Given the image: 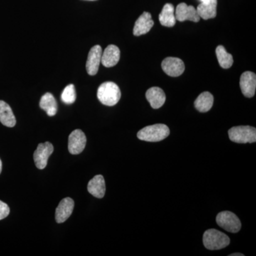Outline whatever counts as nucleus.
I'll list each match as a JSON object with an SVG mask.
<instances>
[{
  "label": "nucleus",
  "instance_id": "f257e3e1",
  "mask_svg": "<svg viewBox=\"0 0 256 256\" xmlns=\"http://www.w3.org/2000/svg\"><path fill=\"white\" fill-rule=\"evenodd\" d=\"M97 96L101 104L107 106H114L119 102L121 92L117 84L114 82H106L99 86Z\"/></svg>",
  "mask_w": 256,
  "mask_h": 256
},
{
  "label": "nucleus",
  "instance_id": "f03ea898",
  "mask_svg": "<svg viewBox=\"0 0 256 256\" xmlns=\"http://www.w3.org/2000/svg\"><path fill=\"white\" fill-rule=\"evenodd\" d=\"M170 129L166 124H156L146 126L138 132V138L146 142H160L170 136Z\"/></svg>",
  "mask_w": 256,
  "mask_h": 256
},
{
  "label": "nucleus",
  "instance_id": "7ed1b4c3",
  "mask_svg": "<svg viewBox=\"0 0 256 256\" xmlns=\"http://www.w3.org/2000/svg\"><path fill=\"white\" fill-rule=\"evenodd\" d=\"M230 242L228 236L216 229H208L204 234V245L208 250L223 249L228 246Z\"/></svg>",
  "mask_w": 256,
  "mask_h": 256
},
{
  "label": "nucleus",
  "instance_id": "20e7f679",
  "mask_svg": "<svg viewBox=\"0 0 256 256\" xmlns=\"http://www.w3.org/2000/svg\"><path fill=\"white\" fill-rule=\"evenodd\" d=\"M228 136L232 142L254 143L256 142V129L252 126H236L229 130Z\"/></svg>",
  "mask_w": 256,
  "mask_h": 256
},
{
  "label": "nucleus",
  "instance_id": "39448f33",
  "mask_svg": "<svg viewBox=\"0 0 256 256\" xmlns=\"http://www.w3.org/2000/svg\"><path fill=\"white\" fill-rule=\"evenodd\" d=\"M216 223L226 232L238 233L242 228V223L235 214L225 210L220 212L216 216Z\"/></svg>",
  "mask_w": 256,
  "mask_h": 256
},
{
  "label": "nucleus",
  "instance_id": "423d86ee",
  "mask_svg": "<svg viewBox=\"0 0 256 256\" xmlns=\"http://www.w3.org/2000/svg\"><path fill=\"white\" fill-rule=\"evenodd\" d=\"M53 152L54 146L52 143L46 142L38 144L34 154V160L38 169L44 170L46 168L48 158Z\"/></svg>",
  "mask_w": 256,
  "mask_h": 256
},
{
  "label": "nucleus",
  "instance_id": "0eeeda50",
  "mask_svg": "<svg viewBox=\"0 0 256 256\" xmlns=\"http://www.w3.org/2000/svg\"><path fill=\"white\" fill-rule=\"evenodd\" d=\"M86 137L82 130H75L68 137V151L70 154H78L84 150L86 144Z\"/></svg>",
  "mask_w": 256,
  "mask_h": 256
},
{
  "label": "nucleus",
  "instance_id": "6e6552de",
  "mask_svg": "<svg viewBox=\"0 0 256 256\" xmlns=\"http://www.w3.org/2000/svg\"><path fill=\"white\" fill-rule=\"evenodd\" d=\"M162 68L165 74L172 77H178L185 70L184 63L182 60L175 57H168L162 62Z\"/></svg>",
  "mask_w": 256,
  "mask_h": 256
},
{
  "label": "nucleus",
  "instance_id": "1a4fd4ad",
  "mask_svg": "<svg viewBox=\"0 0 256 256\" xmlns=\"http://www.w3.org/2000/svg\"><path fill=\"white\" fill-rule=\"evenodd\" d=\"M174 14L176 20L180 22L188 20V21L194 22H198L201 18L198 16L194 6H192V5L188 6L186 3L184 2L180 3L178 5Z\"/></svg>",
  "mask_w": 256,
  "mask_h": 256
},
{
  "label": "nucleus",
  "instance_id": "9d476101",
  "mask_svg": "<svg viewBox=\"0 0 256 256\" xmlns=\"http://www.w3.org/2000/svg\"><path fill=\"white\" fill-rule=\"evenodd\" d=\"M102 54V48L99 45L92 46L89 52L86 62V70L89 75L95 76L98 72Z\"/></svg>",
  "mask_w": 256,
  "mask_h": 256
},
{
  "label": "nucleus",
  "instance_id": "9b49d317",
  "mask_svg": "<svg viewBox=\"0 0 256 256\" xmlns=\"http://www.w3.org/2000/svg\"><path fill=\"white\" fill-rule=\"evenodd\" d=\"M240 87L244 96L252 98L255 95L256 75L252 72H246L240 76Z\"/></svg>",
  "mask_w": 256,
  "mask_h": 256
},
{
  "label": "nucleus",
  "instance_id": "f8f14e48",
  "mask_svg": "<svg viewBox=\"0 0 256 256\" xmlns=\"http://www.w3.org/2000/svg\"><path fill=\"white\" fill-rule=\"evenodd\" d=\"M74 208V202L70 197H66L60 201L56 210L55 218L57 223L62 224L68 220L72 214Z\"/></svg>",
  "mask_w": 256,
  "mask_h": 256
},
{
  "label": "nucleus",
  "instance_id": "ddd939ff",
  "mask_svg": "<svg viewBox=\"0 0 256 256\" xmlns=\"http://www.w3.org/2000/svg\"><path fill=\"white\" fill-rule=\"evenodd\" d=\"M154 21L152 20V15L149 12L142 13V14L138 18L133 28V34L136 36L146 34L150 31L154 26Z\"/></svg>",
  "mask_w": 256,
  "mask_h": 256
},
{
  "label": "nucleus",
  "instance_id": "4468645a",
  "mask_svg": "<svg viewBox=\"0 0 256 256\" xmlns=\"http://www.w3.org/2000/svg\"><path fill=\"white\" fill-rule=\"evenodd\" d=\"M146 98L153 109H159L166 101L164 90L159 87H152L146 92Z\"/></svg>",
  "mask_w": 256,
  "mask_h": 256
},
{
  "label": "nucleus",
  "instance_id": "2eb2a0df",
  "mask_svg": "<svg viewBox=\"0 0 256 256\" xmlns=\"http://www.w3.org/2000/svg\"><path fill=\"white\" fill-rule=\"evenodd\" d=\"M120 58V50L114 45H109L106 47L101 57V63L105 67L110 68L118 63Z\"/></svg>",
  "mask_w": 256,
  "mask_h": 256
},
{
  "label": "nucleus",
  "instance_id": "dca6fc26",
  "mask_svg": "<svg viewBox=\"0 0 256 256\" xmlns=\"http://www.w3.org/2000/svg\"><path fill=\"white\" fill-rule=\"evenodd\" d=\"M106 190L105 180L102 175H96L88 184V191L96 198H104Z\"/></svg>",
  "mask_w": 256,
  "mask_h": 256
},
{
  "label": "nucleus",
  "instance_id": "f3484780",
  "mask_svg": "<svg viewBox=\"0 0 256 256\" xmlns=\"http://www.w3.org/2000/svg\"><path fill=\"white\" fill-rule=\"evenodd\" d=\"M217 0H206L202 2L197 6L196 12L200 18L207 20L216 16Z\"/></svg>",
  "mask_w": 256,
  "mask_h": 256
},
{
  "label": "nucleus",
  "instance_id": "a211bd4d",
  "mask_svg": "<svg viewBox=\"0 0 256 256\" xmlns=\"http://www.w3.org/2000/svg\"><path fill=\"white\" fill-rule=\"evenodd\" d=\"M0 122L8 128L14 127L16 122L11 107L3 100H0Z\"/></svg>",
  "mask_w": 256,
  "mask_h": 256
},
{
  "label": "nucleus",
  "instance_id": "6ab92c4d",
  "mask_svg": "<svg viewBox=\"0 0 256 256\" xmlns=\"http://www.w3.org/2000/svg\"><path fill=\"white\" fill-rule=\"evenodd\" d=\"M160 22L162 26L166 28H172L176 24L174 14V8L173 4L168 3L164 4L159 15Z\"/></svg>",
  "mask_w": 256,
  "mask_h": 256
},
{
  "label": "nucleus",
  "instance_id": "aec40b11",
  "mask_svg": "<svg viewBox=\"0 0 256 256\" xmlns=\"http://www.w3.org/2000/svg\"><path fill=\"white\" fill-rule=\"evenodd\" d=\"M40 108L46 112L48 116H54L58 110V106L55 98L50 92H46L42 96L40 102Z\"/></svg>",
  "mask_w": 256,
  "mask_h": 256
},
{
  "label": "nucleus",
  "instance_id": "412c9836",
  "mask_svg": "<svg viewBox=\"0 0 256 256\" xmlns=\"http://www.w3.org/2000/svg\"><path fill=\"white\" fill-rule=\"evenodd\" d=\"M214 104V96L210 92H204L198 96L194 102L197 110L206 112L210 110Z\"/></svg>",
  "mask_w": 256,
  "mask_h": 256
},
{
  "label": "nucleus",
  "instance_id": "4be33fe9",
  "mask_svg": "<svg viewBox=\"0 0 256 256\" xmlns=\"http://www.w3.org/2000/svg\"><path fill=\"white\" fill-rule=\"evenodd\" d=\"M216 54L217 60H218V64L222 68L228 69L233 65V56L228 54L222 45L217 46L216 50Z\"/></svg>",
  "mask_w": 256,
  "mask_h": 256
},
{
  "label": "nucleus",
  "instance_id": "5701e85b",
  "mask_svg": "<svg viewBox=\"0 0 256 256\" xmlns=\"http://www.w3.org/2000/svg\"><path fill=\"white\" fill-rule=\"evenodd\" d=\"M76 99V94L75 86L73 84L67 86L64 88L63 92L62 94V100L66 104H74Z\"/></svg>",
  "mask_w": 256,
  "mask_h": 256
},
{
  "label": "nucleus",
  "instance_id": "b1692460",
  "mask_svg": "<svg viewBox=\"0 0 256 256\" xmlns=\"http://www.w3.org/2000/svg\"><path fill=\"white\" fill-rule=\"evenodd\" d=\"M10 207L4 202L0 201V220H4L10 214Z\"/></svg>",
  "mask_w": 256,
  "mask_h": 256
},
{
  "label": "nucleus",
  "instance_id": "393cba45",
  "mask_svg": "<svg viewBox=\"0 0 256 256\" xmlns=\"http://www.w3.org/2000/svg\"><path fill=\"white\" fill-rule=\"evenodd\" d=\"M229 256H244V255L242 254H239V252H237V254H230Z\"/></svg>",
  "mask_w": 256,
  "mask_h": 256
},
{
  "label": "nucleus",
  "instance_id": "a878e982",
  "mask_svg": "<svg viewBox=\"0 0 256 256\" xmlns=\"http://www.w3.org/2000/svg\"><path fill=\"white\" fill-rule=\"evenodd\" d=\"M2 170V163L1 160H0V174H1Z\"/></svg>",
  "mask_w": 256,
  "mask_h": 256
},
{
  "label": "nucleus",
  "instance_id": "bb28decb",
  "mask_svg": "<svg viewBox=\"0 0 256 256\" xmlns=\"http://www.w3.org/2000/svg\"><path fill=\"white\" fill-rule=\"evenodd\" d=\"M88 1H96V0H88Z\"/></svg>",
  "mask_w": 256,
  "mask_h": 256
},
{
  "label": "nucleus",
  "instance_id": "cd10ccee",
  "mask_svg": "<svg viewBox=\"0 0 256 256\" xmlns=\"http://www.w3.org/2000/svg\"><path fill=\"white\" fill-rule=\"evenodd\" d=\"M206 1V0H202V2H205Z\"/></svg>",
  "mask_w": 256,
  "mask_h": 256
}]
</instances>
